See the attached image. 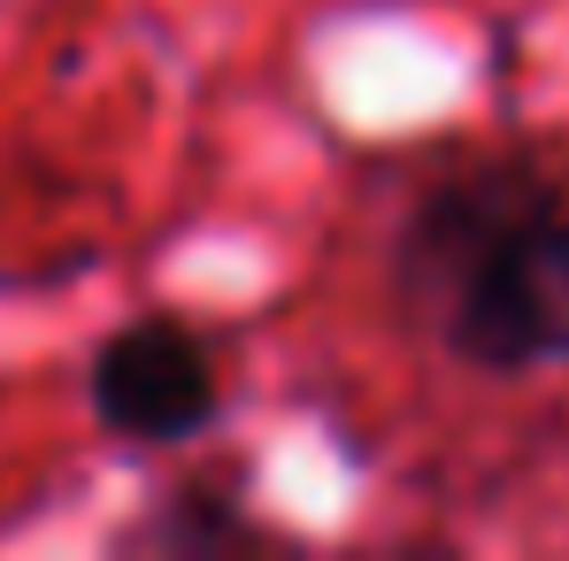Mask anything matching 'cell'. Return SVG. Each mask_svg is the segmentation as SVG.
Returning a JSON list of instances; mask_svg holds the SVG:
<instances>
[{"label": "cell", "instance_id": "cell-1", "mask_svg": "<svg viewBox=\"0 0 569 561\" xmlns=\"http://www.w3.org/2000/svg\"><path fill=\"white\" fill-rule=\"evenodd\" d=\"M455 362L485 377H523L569 362V200L562 186L516 208L431 308Z\"/></svg>", "mask_w": 569, "mask_h": 561}, {"label": "cell", "instance_id": "cell-2", "mask_svg": "<svg viewBox=\"0 0 569 561\" xmlns=\"http://www.w3.org/2000/svg\"><path fill=\"white\" fill-rule=\"evenodd\" d=\"M86 392H93L100 431H116L131 447H186L216 423V362L170 315H147V323H123L116 339H100Z\"/></svg>", "mask_w": 569, "mask_h": 561}, {"label": "cell", "instance_id": "cell-3", "mask_svg": "<svg viewBox=\"0 0 569 561\" xmlns=\"http://www.w3.org/2000/svg\"><path fill=\"white\" fill-rule=\"evenodd\" d=\"M555 186L562 178L539 170V162H485L470 178H439V186L408 208V223L392 239V300L408 315H431L439 292L455 284V270L470 262L516 208H531L539 192H555Z\"/></svg>", "mask_w": 569, "mask_h": 561}, {"label": "cell", "instance_id": "cell-4", "mask_svg": "<svg viewBox=\"0 0 569 561\" xmlns=\"http://www.w3.org/2000/svg\"><path fill=\"white\" fill-rule=\"evenodd\" d=\"M123 547H131V554H178V561H192V554H247V547H262V523H247V508L223 500L216 484H178V492L154 500L147 523L123 531Z\"/></svg>", "mask_w": 569, "mask_h": 561}]
</instances>
